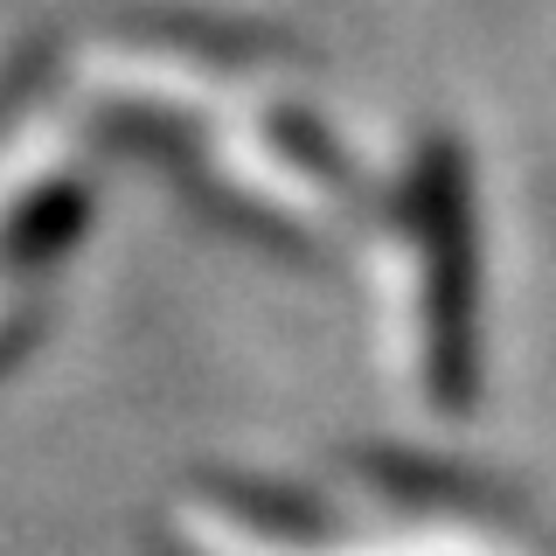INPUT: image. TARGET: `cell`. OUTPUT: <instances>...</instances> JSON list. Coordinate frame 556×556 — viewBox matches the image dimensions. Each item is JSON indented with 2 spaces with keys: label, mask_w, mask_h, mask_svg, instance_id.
Returning <instances> with one entry per match:
<instances>
[{
  "label": "cell",
  "mask_w": 556,
  "mask_h": 556,
  "mask_svg": "<svg viewBox=\"0 0 556 556\" xmlns=\"http://www.w3.org/2000/svg\"><path fill=\"white\" fill-rule=\"evenodd\" d=\"M417 223H425L431 292V382H439V404L459 410L473 396V208H466V167L452 147L425 153Z\"/></svg>",
  "instance_id": "cell-1"
},
{
  "label": "cell",
  "mask_w": 556,
  "mask_h": 556,
  "mask_svg": "<svg viewBox=\"0 0 556 556\" xmlns=\"http://www.w3.org/2000/svg\"><path fill=\"white\" fill-rule=\"evenodd\" d=\"M77 223H84V195H77V188H49V195L28 202L22 230L8 237V257H49V251H63V243L77 237Z\"/></svg>",
  "instance_id": "cell-2"
}]
</instances>
